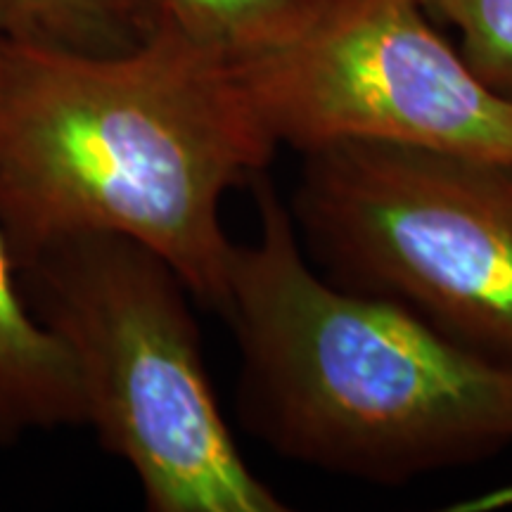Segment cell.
Segmentation results:
<instances>
[{
  "label": "cell",
  "instance_id": "cell-1",
  "mask_svg": "<svg viewBox=\"0 0 512 512\" xmlns=\"http://www.w3.org/2000/svg\"><path fill=\"white\" fill-rule=\"evenodd\" d=\"M275 150L238 67L174 31L107 55L0 48V230L17 266L72 235H124L221 313L238 247L221 204Z\"/></svg>",
  "mask_w": 512,
  "mask_h": 512
},
{
  "label": "cell",
  "instance_id": "cell-2",
  "mask_svg": "<svg viewBox=\"0 0 512 512\" xmlns=\"http://www.w3.org/2000/svg\"><path fill=\"white\" fill-rule=\"evenodd\" d=\"M256 240L235 247L226 316L238 418L273 453L377 486L479 465L512 446V368L418 313L313 266L271 178Z\"/></svg>",
  "mask_w": 512,
  "mask_h": 512
},
{
  "label": "cell",
  "instance_id": "cell-3",
  "mask_svg": "<svg viewBox=\"0 0 512 512\" xmlns=\"http://www.w3.org/2000/svg\"><path fill=\"white\" fill-rule=\"evenodd\" d=\"M24 297L79 375L86 425L152 512H283L249 470L204 363L195 299L150 247L83 233L17 266Z\"/></svg>",
  "mask_w": 512,
  "mask_h": 512
},
{
  "label": "cell",
  "instance_id": "cell-4",
  "mask_svg": "<svg viewBox=\"0 0 512 512\" xmlns=\"http://www.w3.org/2000/svg\"><path fill=\"white\" fill-rule=\"evenodd\" d=\"M299 155L287 204L313 266L512 368V164L363 140Z\"/></svg>",
  "mask_w": 512,
  "mask_h": 512
},
{
  "label": "cell",
  "instance_id": "cell-5",
  "mask_svg": "<svg viewBox=\"0 0 512 512\" xmlns=\"http://www.w3.org/2000/svg\"><path fill=\"white\" fill-rule=\"evenodd\" d=\"M235 67L275 143L297 152L363 140L512 164V102L420 0H330L290 46Z\"/></svg>",
  "mask_w": 512,
  "mask_h": 512
},
{
  "label": "cell",
  "instance_id": "cell-6",
  "mask_svg": "<svg viewBox=\"0 0 512 512\" xmlns=\"http://www.w3.org/2000/svg\"><path fill=\"white\" fill-rule=\"evenodd\" d=\"M83 425L86 411L72 356L31 311L0 230V446L34 432Z\"/></svg>",
  "mask_w": 512,
  "mask_h": 512
},
{
  "label": "cell",
  "instance_id": "cell-7",
  "mask_svg": "<svg viewBox=\"0 0 512 512\" xmlns=\"http://www.w3.org/2000/svg\"><path fill=\"white\" fill-rule=\"evenodd\" d=\"M140 31L166 29L242 64L290 46L330 0H126Z\"/></svg>",
  "mask_w": 512,
  "mask_h": 512
},
{
  "label": "cell",
  "instance_id": "cell-8",
  "mask_svg": "<svg viewBox=\"0 0 512 512\" xmlns=\"http://www.w3.org/2000/svg\"><path fill=\"white\" fill-rule=\"evenodd\" d=\"M0 36L74 53H121L143 38L126 0H0Z\"/></svg>",
  "mask_w": 512,
  "mask_h": 512
},
{
  "label": "cell",
  "instance_id": "cell-9",
  "mask_svg": "<svg viewBox=\"0 0 512 512\" xmlns=\"http://www.w3.org/2000/svg\"><path fill=\"white\" fill-rule=\"evenodd\" d=\"M437 24L456 29L472 72L512 102V0H420Z\"/></svg>",
  "mask_w": 512,
  "mask_h": 512
},
{
  "label": "cell",
  "instance_id": "cell-10",
  "mask_svg": "<svg viewBox=\"0 0 512 512\" xmlns=\"http://www.w3.org/2000/svg\"><path fill=\"white\" fill-rule=\"evenodd\" d=\"M3 43H5V38H3V36H0V48H3Z\"/></svg>",
  "mask_w": 512,
  "mask_h": 512
}]
</instances>
